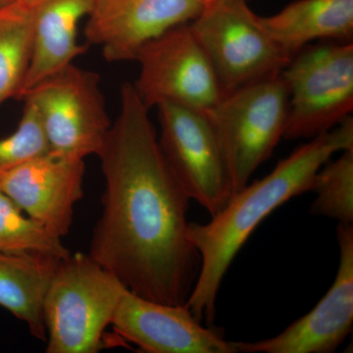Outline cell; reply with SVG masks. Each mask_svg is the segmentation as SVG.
Here are the masks:
<instances>
[{
  "label": "cell",
  "instance_id": "cell-1",
  "mask_svg": "<svg viewBox=\"0 0 353 353\" xmlns=\"http://www.w3.org/2000/svg\"><path fill=\"white\" fill-rule=\"evenodd\" d=\"M104 190L88 254L128 290L155 303L185 305L201 257L188 236L190 197L160 150L150 109L132 83L101 152Z\"/></svg>",
  "mask_w": 353,
  "mask_h": 353
},
{
  "label": "cell",
  "instance_id": "cell-2",
  "mask_svg": "<svg viewBox=\"0 0 353 353\" xmlns=\"http://www.w3.org/2000/svg\"><path fill=\"white\" fill-rule=\"evenodd\" d=\"M347 150H353L352 116L297 148L261 180L248 183L206 224L189 223L188 236L201 257L199 276L185 303L194 318L213 323L221 283L250 234L275 209L311 192L318 171L334 153Z\"/></svg>",
  "mask_w": 353,
  "mask_h": 353
},
{
  "label": "cell",
  "instance_id": "cell-3",
  "mask_svg": "<svg viewBox=\"0 0 353 353\" xmlns=\"http://www.w3.org/2000/svg\"><path fill=\"white\" fill-rule=\"evenodd\" d=\"M127 288L85 253L62 259L43 303L46 352L95 353Z\"/></svg>",
  "mask_w": 353,
  "mask_h": 353
},
{
  "label": "cell",
  "instance_id": "cell-4",
  "mask_svg": "<svg viewBox=\"0 0 353 353\" xmlns=\"http://www.w3.org/2000/svg\"><path fill=\"white\" fill-rule=\"evenodd\" d=\"M289 108V88L280 73L223 95L206 112L220 139L234 194L284 138Z\"/></svg>",
  "mask_w": 353,
  "mask_h": 353
},
{
  "label": "cell",
  "instance_id": "cell-5",
  "mask_svg": "<svg viewBox=\"0 0 353 353\" xmlns=\"http://www.w3.org/2000/svg\"><path fill=\"white\" fill-rule=\"evenodd\" d=\"M290 92L284 139H313L353 111V43L308 44L281 71Z\"/></svg>",
  "mask_w": 353,
  "mask_h": 353
},
{
  "label": "cell",
  "instance_id": "cell-6",
  "mask_svg": "<svg viewBox=\"0 0 353 353\" xmlns=\"http://www.w3.org/2000/svg\"><path fill=\"white\" fill-rule=\"evenodd\" d=\"M248 1L214 0L189 23L223 95L280 74L290 59L264 31Z\"/></svg>",
  "mask_w": 353,
  "mask_h": 353
},
{
  "label": "cell",
  "instance_id": "cell-7",
  "mask_svg": "<svg viewBox=\"0 0 353 353\" xmlns=\"http://www.w3.org/2000/svg\"><path fill=\"white\" fill-rule=\"evenodd\" d=\"M101 81L73 63L23 95L37 109L50 152L83 160L101 152L112 126Z\"/></svg>",
  "mask_w": 353,
  "mask_h": 353
},
{
  "label": "cell",
  "instance_id": "cell-8",
  "mask_svg": "<svg viewBox=\"0 0 353 353\" xmlns=\"http://www.w3.org/2000/svg\"><path fill=\"white\" fill-rule=\"evenodd\" d=\"M160 150L190 199L214 216L233 196L220 139L208 114L175 104L157 106Z\"/></svg>",
  "mask_w": 353,
  "mask_h": 353
},
{
  "label": "cell",
  "instance_id": "cell-9",
  "mask_svg": "<svg viewBox=\"0 0 353 353\" xmlns=\"http://www.w3.org/2000/svg\"><path fill=\"white\" fill-rule=\"evenodd\" d=\"M134 61L139 73L132 83L150 110L167 102L206 113L223 97L214 70L189 23L146 43Z\"/></svg>",
  "mask_w": 353,
  "mask_h": 353
},
{
  "label": "cell",
  "instance_id": "cell-10",
  "mask_svg": "<svg viewBox=\"0 0 353 353\" xmlns=\"http://www.w3.org/2000/svg\"><path fill=\"white\" fill-rule=\"evenodd\" d=\"M203 8L202 0H94L83 34L106 61H134L143 46L192 22Z\"/></svg>",
  "mask_w": 353,
  "mask_h": 353
},
{
  "label": "cell",
  "instance_id": "cell-11",
  "mask_svg": "<svg viewBox=\"0 0 353 353\" xmlns=\"http://www.w3.org/2000/svg\"><path fill=\"white\" fill-rule=\"evenodd\" d=\"M340 248L338 274L331 289L310 312L268 340L234 341L238 352L331 353L352 332L353 225L336 227Z\"/></svg>",
  "mask_w": 353,
  "mask_h": 353
},
{
  "label": "cell",
  "instance_id": "cell-12",
  "mask_svg": "<svg viewBox=\"0 0 353 353\" xmlns=\"http://www.w3.org/2000/svg\"><path fill=\"white\" fill-rule=\"evenodd\" d=\"M85 161L48 152L0 174V190L32 219L63 238L83 196Z\"/></svg>",
  "mask_w": 353,
  "mask_h": 353
},
{
  "label": "cell",
  "instance_id": "cell-13",
  "mask_svg": "<svg viewBox=\"0 0 353 353\" xmlns=\"http://www.w3.org/2000/svg\"><path fill=\"white\" fill-rule=\"evenodd\" d=\"M114 330L148 353H238L223 332L202 326L185 305L148 301L126 290L114 312Z\"/></svg>",
  "mask_w": 353,
  "mask_h": 353
},
{
  "label": "cell",
  "instance_id": "cell-14",
  "mask_svg": "<svg viewBox=\"0 0 353 353\" xmlns=\"http://www.w3.org/2000/svg\"><path fill=\"white\" fill-rule=\"evenodd\" d=\"M94 0H39L34 16V46L29 69L18 99L65 67L73 64L88 44L78 41L81 20Z\"/></svg>",
  "mask_w": 353,
  "mask_h": 353
},
{
  "label": "cell",
  "instance_id": "cell-15",
  "mask_svg": "<svg viewBox=\"0 0 353 353\" xmlns=\"http://www.w3.org/2000/svg\"><path fill=\"white\" fill-rule=\"evenodd\" d=\"M259 21L290 58L314 41L353 43V0H296Z\"/></svg>",
  "mask_w": 353,
  "mask_h": 353
},
{
  "label": "cell",
  "instance_id": "cell-16",
  "mask_svg": "<svg viewBox=\"0 0 353 353\" xmlns=\"http://www.w3.org/2000/svg\"><path fill=\"white\" fill-rule=\"evenodd\" d=\"M61 260L41 253L0 252V306L41 341H46L44 299Z\"/></svg>",
  "mask_w": 353,
  "mask_h": 353
},
{
  "label": "cell",
  "instance_id": "cell-17",
  "mask_svg": "<svg viewBox=\"0 0 353 353\" xmlns=\"http://www.w3.org/2000/svg\"><path fill=\"white\" fill-rule=\"evenodd\" d=\"M38 1L0 4V106L18 99L22 90L31 62Z\"/></svg>",
  "mask_w": 353,
  "mask_h": 353
},
{
  "label": "cell",
  "instance_id": "cell-18",
  "mask_svg": "<svg viewBox=\"0 0 353 353\" xmlns=\"http://www.w3.org/2000/svg\"><path fill=\"white\" fill-rule=\"evenodd\" d=\"M0 252H32L65 259L71 252L61 238L48 231L36 220L23 214L3 192L0 190Z\"/></svg>",
  "mask_w": 353,
  "mask_h": 353
},
{
  "label": "cell",
  "instance_id": "cell-19",
  "mask_svg": "<svg viewBox=\"0 0 353 353\" xmlns=\"http://www.w3.org/2000/svg\"><path fill=\"white\" fill-rule=\"evenodd\" d=\"M311 192L316 194L311 204L312 214L352 224L353 150H345L338 159L320 169Z\"/></svg>",
  "mask_w": 353,
  "mask_h": 353
},
{
  "label": "cell",
  "instance_id": "cell-20",
  "mask_svg": "<svg viewBox=\"0 0 353 353\" xmlns=\"http://www.w3.org/2000/svg\"><path fill=\"white\" fill-rule=\"evenodd\" d=\"M24 101L17 129L10 136L0 139V174L50 152L37 109L31 102Z\"/></svg>",
  "mask_w": 353,
  "mask_h": 353
},
{
  "label": "cell",
  "instance_id": "cell-21",
  "mask_svg": "<svg viewBox=\"0 0 353 353\" xmlns=\"http://www.w3.org/2000/svg\"><path fill=\"white\" fill-rule=\"evenodd\" d=\"M202 1H203L204 6H205L206 4L210 3V2L214 1V0H202Z\"/></svg>",
  "mask_w": 353,
  "mask_h": 353
},
{
  "label": "cell",
  "instance_id": "cell-22",
  "mask_svg": "<svg viewBox=\"0 0 353 353\" xmlns=\"http://www.w3.org/2000/svg\"><path fill=\"white\" fill-rule=\"evenodd\" d=\"M12 0H0V3H6V2H10Z\"/></svg>",
  "mask_w": 353,
  "mask_h": 353
},
{
  "label": "cell",
  "instance_id": "cell-23",
  "mask_svg": "<svg viewBox=\"0 0 353 353\" xmlns=\"http://www.w3.org/2000/svg\"><path fill=\"white\" fill-rule=\"evenodd\" d=\"M0 4H1V3H0Z\"/></svg>",
  "mask_w": 353,
  "mask_h": 353
}]
</instances>
